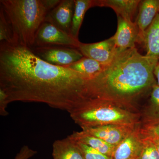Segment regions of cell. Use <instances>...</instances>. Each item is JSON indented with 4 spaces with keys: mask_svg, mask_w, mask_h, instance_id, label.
<instances>
[{
    "mask_svg": "<svg viewBox=\"0 0 159 159\" xmlns=\"http://www.w3.org/2000/svg\"><path fill=\"white\" fill-rule=\"evenodd\" d=\"M77 49L84 57L95 60L105 65L111 63L119 54L113 36L98 43H83L80 42Z\"/></svg>",
    "mask_w": 159,
    "mask_h": 159,
    "instance_id": "obj_7",
    "label": "cell"
},
{
    "mask_svg": "<svg viewBox=\"0 0 159 159\" xmlns=\"http://www.w3.org/2000/svg\"><path fill=\"white\" fill-rule=\"evenodd\" d=\"M72 139L93 148L99 152L111 157L115 146L107 143L102 139L86 133L83 131L74 132L70 135Z\"/></svg>",
    "mask_w": 159,
    "mask_h": 159,
    "instance_id": "obj_17",
    "label": "cell"
},
{
    "mask_svg": "<svg viewBox=\"0 0 159 159\" xmlns=\"http://www.w3.org/2000/svg\"><path fill=\"white\" fill-rule=\"evenodd\" d=\"M159 60L142 55L135 48L119 53L103 70L86 80L84 98L134 105L157 82L154 70Z\"/></svg>",
    "mask_w": 159,
    "mask_h": 159,
    "instance_id": "obj_2",
    "label": "cell"
},
{
    "mask_svg": "<svg viewBox=\"0 0 159 159\" xmlns=\"http://www.w3.org/2000/svg\"><path fill=\"white\" fill-rule=\"evenodd\" d=\"M142 136V148L137 159H159V153L153 140L150 137Z\"/></svg>",
    "mask_w": 159,
    "mask_h": 159,
    "instance_id": "obj_21",
    "label": "cell"
},
{
    "mask_svg": "<svg viewBox=\"0 0 159 159\" xmlns=\"http://www.w3.org/2000/svg\"><path fill=\"white\" fill-rule=\"evenodd\" d=\"M148 105L143 115V126L159 123V86L156 83L151 89Z\"/></svg>",
    "mask_w": 159,
    "mask_h": 159,
    "instance_id": "obj_18",
    "label": "cell"
},
{
    "mask_svg": "<svg viewBox=\"0 0 159 159\" xmlns=\"http://www.w3.org/2000/svg\"><path fill=\"white\" fill-rule=\"evenodd\" d=\"M36 151L33 150L27 145H24L14 159H29L37 153Z\"/></svg>",
    "mask_w": 159,
    "mask_h": 159,
    "instance_id": "obj_25",
    "label": "cell"
},
{
    "mask_svg": "<svg viewBox=\"0 0 159 159\" xmlns=\"http://www.w3.org/2000/svg\"><path fill=\"white\" fill-rule=\"evenodd\" d=\"M76 142L84 159H112L111 157L103 154L88 145L80 142Z\"/></svg>",
    "mask_w": 159,
    "mask_h": 159,
    "instance_id": "obj_22",
    "label": "cell"
},
{
    "mask_svg": "<svg viewBox=\"0 0 159 159\" xmlns=\"http://www.w3.org/2000/svg\"><path fill=\"white\" fill-rule=\"evenodd\" d=\"M80 43L79 40L75 39L70 34L44 21L36 32L33 47L61 46L78 48Z\"/></svg>",
    "mask_w": 159,
    "mask_h": 159,
    "instance_id": "obj_6",
    "label": "cell"
},
{
    "mask_svg": "<svg viewBox=\"0 0 159 159\" xmlns=\"http://www.w3.org/2000/svg\"><path fill=\"white\" fill-rule=\"evenodd\" d=\"M31 48L35 55L46 62L64 67L84 57L78 49L67 46H43Z\"/></svg>",
    "mask_w": 159,
    "mask_h": 159,
    "instance_id": "obj_5",
    "label": "cell"
},
{
    "mask_svg": "<svg viewBox=\"0 0 159 159\" xmlns=\"http://www.w3.org/2000/svg\"><path fill=\"white\" fill-rule=\"evenodd\" d=\"M141 133L144 136L159 139V123L154 125L143 126L141 127Z\"/></svg>",
    "mask_w": 159,
    "mask_h": 159,
    "instance_id": "obj_23",
    "label": "cell"
},
{
    "mask_svg": "<svg viewBox=\"0 0 159 159\" xmlns=\"http://www.w3.org/2000/svg\"><path fill=\"white\" fill-rule=\"evenodd\" d=\"M137 125H107L82 129L86 133L102 139L116 146L136 127Z\"/></svg>",
    "mask_w": 159,
    "mask_h": 159,
    "instance_id": "obj_9",
    "label": "cell"
},
{
    "mask_svg": "<svg viewBox=\"0 0 159 159\" xmlns=\"http://www.w3.org/2000/svg\"><path fill=\"white\" fill-rule=\"evenodd\" d=\"M74 9L75 0H62L55 8L48 12L44 21L70 34Z\"/></svg>",
    "mask_w": 159,
    "mask_h": 159,
    "instance_id": "obj_11",
    "label": "cell"
},
{
    "mask_svg": "<svg viewBox=\"0 0 159 159\" xmlns=\"http://www.w3.org/2000/svg\"><path fill=\"white\" fill-rule=\"evenodd\" d=\"M107 66L92 58L84 57L77 62L65 67L77 72L87 80L100 73Z\"/></svg>",
    "mask_w": 159,
    "mask_h": 159,
    "instance_id": "obj_16",
    "label": "cell"
},
{
    "mask_svg": "<svg viewBox=\"0 0 159 159\" xmlns=\"http://www.w3.org/2000/svg\"><path fill=\"white\" fill-rule=\"evenodd\" d=\"M140 0H93V7H110L117 16L132 21L139 8Z\"/></svg>",
    "mask_w": 159,
    "mask_h": 159,
    "instance_id": "obj_13",
    "label": "cell"
},
{
    "mask_svg": "<svg viewBox=\"0 0 159 159\" xmlns=\"http://www.w3.org/2000/svg\"><path fill=\"white\" fill-rule=\"evenodd\" d=\"M52 156L53 159H84L77 142L70 136L54 141Z\"/></svg>",
    "mask_w": 159,
    "mask_h": 159,
    "instance_id": "obj_15",
    "label": "cell"
},
{
    "mask_svg": "<svg viewBox=\"0 0 159 159\" xmlns=\"http://www.w3.org/2000/svg\"><path fill=\"white\" fill-rule=\"evenodd\" d=\"M116 32L113 36L119 53L135 48L139 36V29L135 23L120 16H117Z\"/></svg>",
    "mask_w": 159,
    "mask_h": 159,
    "instance_id": "obj_8",
    "label": "cell"
},
{
    "mask_svg": "<svg viewBox=\"0 0 159 159\" xmlns=\"http://www.w3.org/2000/svg\"><path fill=\"white\" fill-rule=\"evenodd\" d=\"M150 138H151V137H150ZM151 138L153 140L154 143L156 147L157 150L159 154V139H157V138Z\"/></svg>",
    "mask_w": 159,
    "mask_h": 159,
    "instance_id": "obj_28",
    "label": "cell"
},
{
    "mask_svg": "<svg viewBox=\"0 0 159 159\" xmlns=\"http://www.w3.org/2000/svg\"><path fill=\"white\" fill-rule=\"evenodd\" d=\"M0 42L1 43L8 44L18 43L11 24L1 6L0 9Z\"/></svg>",
    "mask_w": 159,
    "mask_h": 159,
    "instance_id": "obj_20",
    "label": "cell"
},
{
    "mask_svg": "<svg viewBox=\"0 0 159 159\" xmlns=\"http://www.w3.org/2000/svg\"><path fill=\"white\" fill-rule=\"evenodd\" d=\"M154 74L156 79L157 84L159 86V60L155 67Z\"/></svg>",
    "mask_w": 159,
    "mask_h": 159,
    "instance_id": "obj_27",
    "label": "cell"
},
{
    "mask_svg": "<svg viewBox=\"0 0 159 159\" xmlns=\"http://www.w3.org/2000/svg\"><path fill=\"white\" fill-rule=\"evenodd\" d=\"M0 4L18 43L32 48L36 32L49 12L42 0H1Z\"/></svg>",
    "mask_w": 159,
    "mask_h": 159,
    "instance_id": "obj_4",
    "label": "cell"
},
{
    "mask_svg": "<svg viewBox=\"0 0 159 159\" xmlns=\"http://www.w3.org/2000/svg\"><path fill=\"white\" fill-rule=\"evenodd\" d=\"M69 113L82 129L111 124L137 125L142 116L134 105L100 99H84Z\"/></svg>",
    "mask_w": 159,
    "mask_h": 159,
    "instance_id": "obj_3",
    "label": "cell"
},
{
    "mask_svg": "<svg viewBox=\"0 0 159 159\" xmlns=\"http://www.w3.org/2000/svg\"><path fill=\"white\" fill-rule=\"evenodd\" d=\"M137 43L145 49L146 56L159 60V13L148 29L139 36Z\"/></svg>",
    "mask_w": 159,
    "mask_h": 159,
    "instance_id": "obj_12",
    "label": "cell"
},
{
    "mask_svg": "<svg viewBox=\"0 0 159 159\" xmlns=\"http://www.w3.org/2000/svg\"><path fill=\"white\" fill-rule=\"evenodd\" d=\"M93 7V0H75L74 9L70 34L75 39H78L80 29L82 25L86 12Z\"/></svg>",
    "mask_w": 159,
    "mask_h": 159,
    "instance_id": "obj_19",
    "label": "cell"
},
{
    "mask_svg": "<svg viewBox=\"0 0 159 159\" xmlns=\"http://www.w3.org/2000/svg\"><path fill=\"white\" fill-rule=\"evenodd\" d=\"M86 80L41 59L31 48L0 43V88L14 101L45 103L70 112L84 100Z\"/></svg>",
    "mask_w": 159,
    "mask_h": 159,
    "instance_id": "obj_1",
    "label": "cell"
},
{
    "mask_svg": "<svg viewBox=\"0 0 159 159\" xmlns=\"http://www.w3.org/2000/svg\"><path fill=\"white\" fill-rule=\"evenodd\" d=\"M46 9L50 11L56 7L60 2V0H42Z\"/></svg>",
    "mask_w": 159,
    "mask_h": 159,
    "instance_id": "obj_26",
    "label": "cell"
},
{
    "mask_svg": "<svg viewBox=\"0 0 159 159\" xmlns=\"http://www.w3.org/2000/svg\"><path fill=\"white\" fill-rule=\"evenodd\" d=\"M139 9V13L134 23L139 28L140 36L148 29L159 14V0L141 1Z\"/></svg>",
    "mask_w": 159,
    "mask_h": 159,
    "instance_id": "obj_14",
    "label": "cell"
},
{
    "mask_svg": "<svg viewBox=\"0 0 159 159\" xmlns=\"http://www.w3.org/2000/svg\"><path fill=\"white\" fill-rule=\"evenodd\" d=\"M9 103L8 95L4 90L0 88V115L2 116H6L9 115L6 109Z\"/></svg>",
    "mask_w": 159,
    "mask_h": 159,
    "instance_id": "obj_24",
    "label": "cell"
},
{
    "mask_svg": "<svg viewBox=\"0 0 159 159\" xmlns=\"http://www.w3.org/2000/svg\"><path fill=\"white\" fill-rule=\"evenodd\" d=\"M140 124L115 146L112 159H137L142 146L143 136Z\"/></svg>",
    "mask_w": 159,
    "mask_h": 159,
    "instance_id": "obj_10",
    "label": "cell"
}]
</instances>
